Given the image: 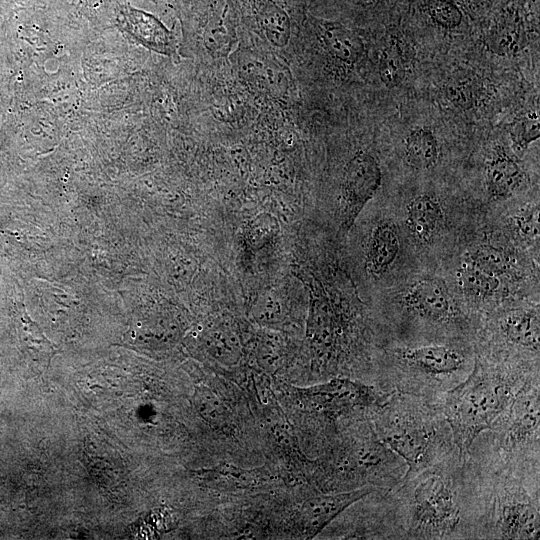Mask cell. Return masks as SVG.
<instances>
[{
    "label": "cell",
    "instance_id": "cell-16",
    "mask_svg": "<svg viewBox=\"0 0 540 540\" xmlns=\"http://www.w3.org/2000/svg\"><path fill=\"white\" fill-rule=\"evenodd\" d=\"M406 163L416 170H427L436 165L439 148L435 135L428 128L412 130L404 142Z\"/></svg>",
    "mask_w": 540,
    "mask_h": 540
},
{
    "label": "cell",
    "instance_id": "cell-19",
    "mask_svg": "<svg viewBox=\"0 0 540 540\" xmlns=\"http://www.w3.org/2000/svg\"><path fill=\"white\" fill-rule=\"evenodd\" d=\"M379 76L388 88L401 84L405 77V66L399 46L391 41L382 51L379 59Z\"/></svg>",
    "mask_w": 540,
    "mask_h": 540
},
{
    "label": "cell",
    "instance_id": "cell-2",
    "mask_svg": "<svg viewBox=\"0 0 540 540\" xmlns=\"http://www.w3.org/2000/svg\"><path fill=\"white\" fill-rule=\"evenodd\" d=\"M371 422L380 440L405 461L404 477L461 455L441 409L426 398L392 392Z\"/></svg>",
    "mask_w": 540,
    "mask_h": 540
},
{
    "label": "cell",
    "instance_id": "cell-14",
    "mask_svg": "<svg viewBox=\"0 0 540 540\" xmlns=\"http://www.w3.org/2000/svg\"><path fill=\"white\" fill-rule=\"evenodd\" d=\"M523 172L519 164L503 151L497 152L486 167V184L494 200L511 196L520 186Z\"/></svg>",
    "mask_w": 540,
    "mask_h": 540
},
{
    "label": "cell",
    "instance_id": "cell-21",
    "mask_svg": "<svg viewBox=\"0 0 540 540\" xmlns=\"http://www.w3.org/2000/svg\"><path fill=\"white\" fill-rule=\"evenodd\" d=\"M539 136V116L535 111L527 112L520 117L511 132L513 146L518 153L524 152Z\"/></svg>",
    "mask_w": 540,
    "mask_h": 540
},
{
    "label": "cell",
    "instance_id": "cell-17",
    "mask_svg": "<svg viewBox=\"0 0 540 540\" xmlns=\"http://www.w3.org/2000/svg\"><path fill=\"white\" fill-rule=\"evenodd\" d=\"M129 32L150 48L167 53L170 50V34L154 17L142 11L131 10Z\"/></svg>",
    "mask_w": 540,
    "mask_h": 540
},
{
    "label": "cell",
    "instance_id": "cell-12",
    "mask_svg": "<svg viewBox=\"0 0 540 540\" xmlns=\"http://www.w3.org/2000/svg\"><path fill=\"white\" fill-rule=\"evenodd\" d=\"M400 250L398 233L391 223L377 225L368 242L366 269L373 277H380L392 266Z\"/></svg>",
    "mask_w": 540,
    "mask_h": 540
},
{
    "label": "cell",
    "instance_id": "cell-23",
    "mask_svg": "<svg viewBox=\"0 0 540 540\" xmlns=\"http://www.w3.org/2000/svg\"><path fill=\"white\" fill-rule=\"evenodd\" d=\"M538 208H528L515 217V226L521 236L535 239L539 234Z\"/></svg>",
    "mask_w": 540,
    "mask_h": 540
},
{
    "label": "cell",
    "instance_id": "cell-22",
    "mask_svg": "<svg viewBox=\"0 0 540 540\" xmlns=\"http://www.w3.org/2000/svg\"><path fill=\"white\" fill-rule=\"evenodd\" d=\"M519 40V29L512 24L501 25L494 29L491 36V45L497 52H508L516 46Z\"/></svg>",
    "mask_w": 540,
    "mask_h": 540
},
{
    "label": "cell",
    "instance_id": "cell-8",
    "mask_svg": "<svg viewBox=\"0 0 540 540\" xmlns=\"http://www.w3.org/2000/svg\"><path fill=\"white\" fill-rule=\"evenodd\" d=\"M406 312L427 327L447 332L468 329V320L439 279L424 278L412 284L401 298Z\"/></svg>",
    "mask_w": 540,
    "mask_h": 540
},
{
    "label": "cell",
    "instance_id": "cell-9",
    "mask_svg": "<svg viewBox=\"0 0 540 540\" xmlns=\"http://www.w3.org/2000/svg\"><path fill=\"white\" fill-rule=\"evenodd\" d=\"M382 172L376 159L367 153L356 154L347 164L342 187V224L348 228L373 198L381 185Z\"/></svg>",
    "mask_w": 540,
    "mask_h": 540
},
{
    "label": "cell",
    "instance_id": "cell-11",
    "mask_svg": "<svg viewBox=\"0 0 540 540\" xmlns=\"http://www.w3.org/2000/svg\"><path fill=\"white\" fill-rule=\"evenodd\" d=\"M316 34L335 59L346 64L357 62L364 52L361 37L338 21L309 17Z\"/></svg>",
    "mask_w": 540,
    "mask_h": 540
},
{
    "label": "cell",
    "instance_id": "cell-15",
    "mask_svg": "<svg viewBox=\"0 0 540 540\" xmlns=\"http://www.w3.org/2000/svg\"><path fill=\"white\" fill-rule=\"evenodd\" d=\"M255 18L266 38L275 46H285L290 38L291 19L276 0H255Z\"/></svg>",
    "mask_w": 540,
    "mask_h": 540
},
{
    "label": "cell",
    "instance_id": "cell-5",
    "mask_svg": "<svg viewBox=\"0 0 540 540\" xmlns=\"http://www.w3.org/2000/svg\"><path fill=\"white\" fill-rule=\"evenodd\" d=\"M467 457L476 480L479 539H539L540 473Z\"/></svg>",
    "mask_w": 540,
    "mask_h": 540
},
{
    "label": "cell",
    "instance_id": "cell-20",
    "mask_svg": "<svg viewBox=\"0 0 540 540\" xmlns=\"http://www.w3.org/2000/svg\"><path fill=\"white\" fill-rule=\"evenodd\" d=\"M466 261L497 277L510 267L508 256L493 246H480L467 255Z\"/></svg>",
    "mask_w": 540,
    "mask_h": 540
},
{
    "label": "cell",
    "instance_id": "cell-6",
    "mask_svg": "<svg viewBox=\"0 0 540 540\" xmlns=\"http://www.w3.org/2000/svg\"><path fill=\"white\" fill-rule=\"evenodd\" d=\"M325 448L319 483L328 490L388 491L407 470L405 461L380 440L370 418L344 424Z\"/></svg>",
    "mask_w": 540,
    "mask_h": 540
},
{
    "label": "cell",
    "instance_id": "cell-7",
    "mask_svg": "<svg viewBox=\"0 0 540 540\" xmlns=\"http://www.w3.org/2000/svg\"><path fill=\"white\" fill-rule=\"evenodd\" d=\"M500 467L540 473V377H530L469 452Z\"/></svg>",
    "mask_w": 540,
    "mask_h": 540
},
{
    "label": "cell",
    "instance_id": "cell-24",
    "mask_svg": "<svg viewBox=\"0 0 540 540\" xmlns=\"http://www.w3.org/2000/svg\"><path fill=\"white\" fill-rule=\"evenodd\" d=\"M385 1L386 0H348L352 5L361 9H373L380 6Z\"/></svg>",
    "mask_w": 540,
    "mask_h": 540
},
{
    "label": "cell",
    "instance_id": "cell-3",
    "mask_svg": "<svg viewBox=\"0 0 540 540\" xmlns=\"http://www.w3.org/2000/svg\"><path fill=\"white\" fill-rule=\"evenodd\" d=\"M536 374L539 372L530 373L475 354L468 376L436 401L462 457L466 458L473 441L490 428L523 384Z\"/></svg>",
    "mask_w": 540,
    "mask_h": 540
},
{
    "label": "cell",
    "instance_id": "cell-1",
    "mask_svg": "<svg viewBox=\"0 0 540 540\" xmlns=\"http://www.w3.org/2000/svg\"><path fill=\"white\" fill-rule=\"evenodd\" d=\"M398 539H479L475 474L468 457L455 455L387 491Z\"/></svg>",
    "mask_w": 540,
    "mask_h": 540
},
{
    "label": "cell",
    "instance_id": "cell-4",
    "mask_svg": "<svg viewBox=\"0 0 540 540\" xmlns=\"http://www.w3.org/2000/svg\"><path fill=\"white\" fill-rule=\"evenodd\" d=\"M475 355L459 342L391 346L374 365L372 385L436 402L470 373Z\"/></svg>",
    "mask_w": 540,
    "mask_h": 540
},
{
    "label": "cell",
    "instance_id": "cell-10",
    "mask_svg": "<svg viewBox=\"0 0 540 540\" xmlns=\"http://www.w3.org/2000/svg\"><path fill=\"white\" fill-rule=\"evenodd\" d=\"M359 502L353 513L344 517V536L398 539L387 491L374 490Z\"/></svg>",
    "mask_w": 540,
    "mask_h": 540
},
{
    "label": "cell",
    "instance_id": "cell-18",
    "mask_svg": "<svg viewBox=\"0 0 540 540\" xmlns=\"http://www.w3.org/2000/svg\"><path fill=\"white\" fill-rule=\"evenodd\" d=\"M458 283L465 294L474 300L490 298L499 289V277L465 261L458 271Z\"/></svg>",
    "mask_w": 540,
    "mask_h": 540
},
{
    "label": "cell",
    "instance_id": "cell-13",
    "mask_svg": "<svg viewBox=\"0 0 540 540\" xmlns=\"http://www.w3.org/2000/svg\"><path fill=\"white\" fill-rule=\"evenodd\" d=\"M442 219L441 205L430 195H418L406 206V224L414 237L422 243L433 240Z\"/></svg>",
    "mask_w": 540,
    "mask_h": 540
}]
</instances>
